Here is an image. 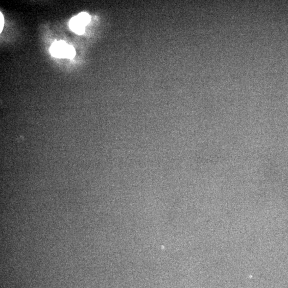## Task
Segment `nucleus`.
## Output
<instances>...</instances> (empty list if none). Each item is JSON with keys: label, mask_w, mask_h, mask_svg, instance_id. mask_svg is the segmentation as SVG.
Masks as SVG:
<instances>
[{"label": "nucleus", "mask_w": 288, "mask_h": 288, "mask_svg": "<svg viewBox=\"0 0 288 288\" xmlns=\"http://www.w3.org/2000/svg\"><path fill=\"white\" fill-rule=\"evenodd\" d=\"M50 52L54 57L73 59L76 52L73 46L69 45L64 41H56L50 48Z\"/></svg>", "instance_id": "f257e3e1"}, {"label": "nucleus", "mask_w": 288, "mask_h": 288, "mask_svg": "<svg viewBox=\"0 0 288 288\" xmlns=\"http://www.w3.org/2000/svg\"><path fill=\"white\" fill-rule=\"evenodd\" d=\"M86 26L77 16L72 18L70 23V27L72 31L79 35L85 33Z\"/></svg>", "instance_id": "f03ea898"}, {"label": "nucleus", "mask_w": 288, "mask_h": 288, "mask_svg": "<svg viewBox=\"0 0 288 288\" xmlns=\"http://www.w3.org/2000/svg\"><path fill=\"white\" fill-rule=\"evenodd\" d=\"M77 16L86 26L91 21V17L86 13H81L78 15Z\"/></svg>", "instance_id": "7ed1b4c3"}, {"label": "nucleus", "mask_w": 288, "mask_h": 288, "mask_svg": "<svg viewBox=\"0 0 288 288\" xmlns=\"http://www.w3.org/2000/svg\"><path fill=\"white\" fill-rule=\"evenodd\" d=\"M0 21H1V26H0V32H2L4 26V17L2 13H0Z\"/></svg>", "instance_id": "20e7f679"}]
</instances>
